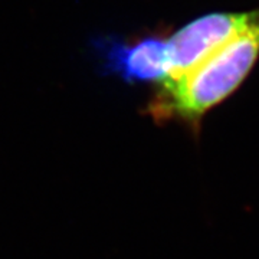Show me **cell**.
<instances>
[{
  "instance_id": "cell-1",
  "label": "cell",
  "mask_w": 259,
  "mask_h": 259,
  "mask_svg": "<svg viewBox=\"0 0 259 259\" xmlns=\"http://www.w3.org/2000/svg\"><path fill=\"white\" fill-rule=\"evenodd\" d=\"M259 58V9L248 28L185 74L160 82L147 112L156 121L197 125L209 110L226 100Z\"/></svg>"
},
{
  "instance_id": "cell-2",
  "label": "cell",
  "mask_w": 259,
  "mask_h": 259,
  "mask_svg": "<svg viewBox=\"0 0 259 259\" xmlns=\"http://www.w3.org/2000/svg\"><path fill=\"white\" fill-rule=\"evenodd\" d=\"M91 47L102 69L125 82H163L173 71L168 37L153 35L127 42L118 37L100 36L94 39Z\"/></svg>"
},
{
  "instance_id": "cell-3",
  "label": "cell",
  "mask_w": 259,
  "mask_h": 259,
  "mask_svg": "<svg viewBox=\"0 0 259 259\" xmlns=\"http://www.w3.org/2000/svg\"><path fill=\"white\" fill-rule=\"evenodd\" d=\"M253 18L255 10L245 13L214 12L186 23L168 37L173 61V71L168 78L193 69L248 28Z\"/></svg>"
}]
</instances>
